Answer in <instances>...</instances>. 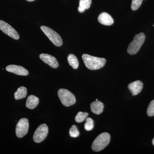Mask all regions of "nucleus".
<instances>
[{
  "mask_svg": "<svg viewBox=\"0 0 154 154\" xmlns=\"http://www.w3.org/2000/svg\"><path fill=\"white\" fill-rule=\"evenodd\" d=\"M85 65L90 70H97L102 68L105 65L106 59L103 58L96 57L88 54L82 56Z\"/></svg>",
  "mask_w": 154,
  "mask_h": 154,
  "instance_id": "1",
  "label": "nucleus"
},
{
  "mask_svg": "<svg viewBox=\"0 0 154 154\" xmlns=\"http://www.w3.org/2000/svg\"><path fill=\"white\" fill-rule=\"evenodd\" d=\"M110 139V134L108 133L104 132L99 134L92 144V149L95 152L102 150L109 144Z\"/></svg>",
  "mask_w": 154,
  "mask_h": 154,
  "instance_id": "2",
  "label": "nucleus"
},
{
  "mask_svg": "<svg viewBox=\"0 0 154 154\" xmlns=\"http://www.w3.org/2000/svg\"><path fill=\"white\" fill-rule=\"evenodd\" d=\"M145 40V35L143 33L137 34L133 40L130 43L127 48L128 53L130 55H134L138 52Z\"/></svg>",
  "mask_w": 154,
  "mask_h": 154,
  "instance_id": "3",
  "label": "nucleus"
},
{
  "mask_svg": "<svg viewBox=\"0 0 154 154\" xmlns=\"http://www.w3.org/2000/svg\"><path fill=\"white\" fill-rule=\"evenodd\" d=\"M57 94L61 102L66 107L73 105L76 102L74 95L66 89H60L58 91Z\"/></svg>",
  "mask_w": 154,
  "mask_h": 154,
  "instance_id": "4",
  "label": "nucleus"
},
{
  "mask_svg": "<svg viewBox=\"0 0 154 154\" xmlns=\"http://www.w3.org/2000/svg\"><path fill=\"white\" fill-rule=\"evenodd\" d=\"M40 28L54 45L58 47H60L62 45V39L56 32L45 26H41Z\"/></svg>",
  "mask_w": 154,
  "mask_h": 154,
  "instance_id": "5",
  "label": "nucleus"
},
{
  "mask_svg": "<svg viewBox=\"0 0 154 154\" xmlns=\"http://www.w3.org/2000/svg\"><path fill=\"white\" fill-rule=\"evenodd\" d=\"M48 127L46 124L39 125L36 129L33 136V140L36 143H39L46 138L48 134Z\"/></svg>",
  "mask_w": 154,
  "mask_h": 154,
  "instance_id": "6",
  "label": "nucleus"
},
{
  "mask_svg": "<svg viewBox=\"0 0 154 154\" xmlns=\"http://www.w3.org/2000/svg\"><path fill=\"white\" fill-rule=\"evenodd\" d=\"M29 121L27 118H22L20 119L16 126V133L19 138L24 137L28 133L29 128Z\"/></svg>",
  "mask_w": 154,
  "mask_h": 154,
  "instance_id": "7",
  "label": "nucleus"
},
{
  "mask_svg": "<svg viewBox=\"0 0 154 154\" xmlns=\"http://www.w3.org/2000/svg\"><path fill=\"white\" fill-rule=\"evenodd\" d=\"M0 30L14 39L17 40L19 39V34L17 30L11 25L2 20H0Z\"/></svg>",
  "mask_w": 154,
  "mask_h": 154,
  "instance_id": "8",
  "label": "nucleus"
},
{
  "mask_svg": "<svg viewBox=\"0 0 154 154\" xmlns=\"http://www.w3.org/2000/svg\"><path fill=\"white\" fill-rule=\"evenodd\" d=\"M39 58L52 68L56 69L59 66L58 62L56 58L52 55L47 54H42L39 55Z\"/></svg>",
  "mask_w": 154,
  "mask_h": 154,
  "instance_id": "9",
  "label": "nucleus"
},
{
  "mask_svg": "<svg viewBox=\"0 0 154 154\" xmlns=\"http://www.w3.org/2000/svg\"><path fill=\"white\" fill-rule=\"evenodd\" d=\"M6 70L19 75H28L29 72L26 69L20 66L10 65L6 67Z\"/></svg>",
  "mask_w": 154,
  "mask_h": 154,
  "instance_id": "10",
  "label": "nucleus"
},
{
  "mask_svg": "<svg viewBox=\"0 0 154 154\" xmlns=\"http://www.w3.org/2000/svg\"><path fill=\"white\" fill-rule=\"evenodd\" d=\"M143 83L140 81H136L130 83L128 86V89L132 94V96H136L141 92L143 88Z\"/></svg>",
  "mask_w": 154,
  "mask_h": 154,
  "instance_id": "11",
  "label": "nucleus"
},
{
  "mask_svg": "<svg viewBox=\"0 0 154 154\" xmlns=\"http://www.w3.org/2000/svg\"><path fill=\"white\" fill-rule=\"evenodd\" d=\"M98 20L99 23L102 25L110 26L113 25L114 20L111 16L107 13L104 12L99 15Z\"/></svg>",
  "mask_w": 154,
  "mask_h": 154,
  "instance_id": "12",
  "label": "nucleus"
},
{
  "mask_svg": "<svg viewBox=\"0 0 154 154\" xmlns=\"http://www.w3.org/2000/svg\"><path fill=\"white\" fill-rule=\"evenodd\" d=\"M104 104L99 101H96L91 104V111L93 113L97 115H99L102 113L104 109Z\"/></svg>",
  "mask_w": 154,
  "mask_h": 154,
  "instance_id": "13",
  "label": "nucleus"
},
{
  "mask_svg": "<svg viewBox=\"0 0 154 154\" xmlns=\"http://www.w3.org/2000/svg\"><path fill=\"white\" fill-rule=\"evenodd\" d=\"M39 103V99L38 97L34 95H30L28 96L26 101V106L30 109L36 108Z\"/></svg>",
  "mask_w": 154,
  "mask_h": 154,
  "instance_id": "14",
  "label": "nucleus"
},
{
  "mask_svg": "<svg viewBox=\"0 0 154 154\" xmlns=\"http://www.w3.org/2000/svg\"><path fill=\"white\" fill-rule=\"evenodd\" d=\"M91 3L92 0H80L78 11L80 13H83L86 10L90 8Z\"/></svg>",
  "mask_w": 154,
  "mask_h": 154,
  "instance_id": "15",
  "label": "nucleus"
},
{
  "mask_svg": "<svg viewBox=\"0 0 154 154\" xmlns=\"http://www.w3.org/2000/svg\"><path fill=\"white\" fill-rule=\"evenodd\" d=\"M27 90L24 87H21L18 88L14 94V97L16 100H19L25 98L27 96Z\"/></svg>",
  "mask_w": 154,
  "mask_h": 154,
  "instance_id": "16",
  "label": "nucleus"
},
{
  "mask_svg": "<svg viewBox=\"0 0 154 154\" xmlns=\"http://www.w3.org/2000/svg\"><path fill=\"white\" fill-rule=\"evenodd\" d=\"M68 62L70 66L74 69H77L79 66V62L75 56L73 54H69L67 57Z\"/></svg>",
  "mask_w": 154,
  "mask_h": 154,
  "instance_id": "17",
  "label": "nucleus"
},
{
  "mask_svg": "<svg viewBox=\"0 0 154 154\" xmlns=\"http://www.w3.org/2000/svg\"><path fill=\"white\" fill-rule=\"evenodd\" d=\"M88 116V113L86 112H79L75 117V120L77 122H82L85 121Z\"/></svg>",
  "mask_w": 154,
  "mask_h": 154,
  "instance_id": "18",
  "label": "nucleus"
},
{
  "mask_svg": "<svg viewBox=\"0 0 154 154\" xmlns=\"http://www.w3.org/2000/svg\"><path fill=\"white\" fill-rule=\"evenodd\" d=\"M86 122L85 125V128L87 131H90L94 128V122L91 118L86 119Z\"/></svg>",
  "mask_w": 154,
  "mask_h": 154,
  "instance_id": "19",
  "label": "nucleus"
},
{
  "mask_svg": "<svg viewBox=\"0 0 154 154\" xmlns=\"http://www.w3.org/2000/svg\"><path fill=\"white\" fill-rule=\"evenodd\" d=\"M70 136L72 137L76 138L78 137L79 135V132L76 126L73 125L71 128L69 130Z\"/></svg>",
  "mask_w": 154,
  "mask_h": 154,
  "instance_id": "20",
  "label": "nucleus"
},
{
  "mask_svg": "<svg viewBox=\"0 0 154 154\" xmlns=\"http://www.w3.org/2000/svg\"><path fill=\"white\" fill-rule=\"evenodd\" d=\"M143 0H132L131 3V8L133 11H136L140 6Z\"/></svg>",
  "mask_w": 154,
  "mask_h": 154,
  "instance_id": "21",
  "label": "nucleus"
},
{
  "mask_svg": "<svg viewBox=\"0 0 154 154\" xmlns=\"http://www.w3.org/2000/svg\"><path fill=\"white\" fill-rule=\"evenodd\" d=\"M147 113L149 116H154V100L150 103L147 110Z\"/></svg>",
  "mask_w": 154,
  "mask_h": 154,
  "instance_id": "22",
  "label": "nucleus"
},
{
  "mask_svg": "<svg viewBox=\"0 0 154 154\" xmlns=\"http://www.w3.org/2000/svg\"><path fill=\"white\" fill-rule=\"evenodd\" d=\"M28 2H33V1H35V0H27Z\"/></svg>",
  "mask_w": 154,
  "mask_h": 154,
  "instance_id": "23",
  "label": "nucleus"
},
{
  "mask_svg": "<svg viewBox=\"0 0 154 154\" xmlns=\"http://www.w3.org/2000/svg\"><path fill=\"white\" fill-rule=\"evenodd\" d=\"M152 144L154 146V138H153V139L152 140Z\"/></svg>",
  "mask_w": 154,
  "mask_h": 154,
  "instance_id": "24",
  "label": "nucleus"
},
{
  "mask_svg": "<svg viewBox=\"0 0 154 154\" xmlns=\"http://www.w3.org/2000/svg\"><path fill=\"white\" fill-rule=\"evenodd\" d=\"M96 101H98V99H96Z\"/></svg>",
  "mask_w": 154,
  "mask_h": 154,
  "instance_id": "25",
  "label": "nucleus"
}]
</instances>
